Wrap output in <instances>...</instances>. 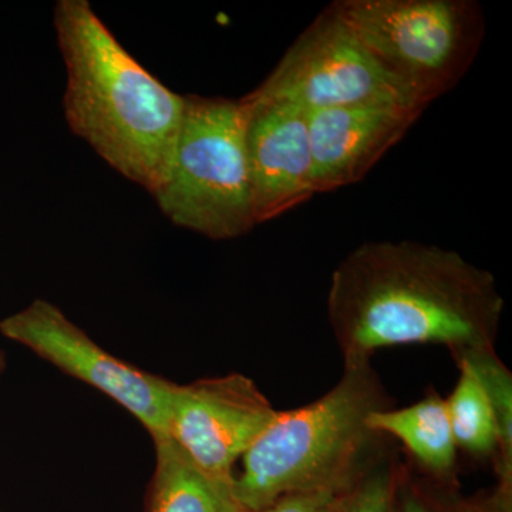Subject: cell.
I'll use <instances>...</instances> for the list:
<instances>
[{
	"label": "cell",
	"instance_id": "6da1fadb",
	"mask_svg": "<svg viewBox=\"0 0 512 512\" xmlns=\"http://www.w3.org/2000/svg\"><path fill=\"white\" fill-rule=\"evenodd\" d=\"M503 311L495 276L439 245L366 242L330 279L328 319L343 362L403 345L444 346L454 360L495 349Z\"/></svg>",
	"mask_w": 512,
	"mask_h": 512
},
{
	"label": "cell",
	"instance_id": "7a4b0ae2",
	"mask_svg": "<svg viewBox=\"0 0 512 512\" xmlns=\"http://www.w3.org/2000/svg\"><path fill=\"white\" fill-rule=\"evenodd\" d=\"M57 40L67 69L64 113L114 170L156 194L170 174L185 99L121 46L87 0H60Z\"/></svg>",
	"mask_w": 512,
	"mask_h": 512
},
{
	"label": "cell",
	"instance_id": "3957f363",
	"mask_svg": "<svg viewBox=\"0 0 512 512\" xmlns=\"http://www.w3.org/2000/svg\"><path fill=\"white\" fill-rule=\"evenodd\" d=\"M393 407L372 359L343 362L339 382L315 402L276 412L241 458L234 493L247 512L306 491H350L393 441L370 429V414Z\"/></svg>",
	"mask_w": 512,
	"mask_h": 512
},
{
	"label": "cell",
	"instance_id": "277c9868",
	"mask_svg": "<svg viewBox=\"0 0 512 512\" xmlns=\"http://www.w3.org/2000/svg\"><path fill=\"white\" fill-rule=\"evenodd\" d=\"M170 174L154 194L178 227L224 241L255 227L244 101L184 96Z\"/></svg>",
	"mask_w": 512,
	"mask_h": 512
},
{
	"label": "cell",
	"instance_id": "5b68a950",
	"mask_svg": "<svg viewBox=\"0 0 512 512\" xmlns=\"http://www.w3.org/2000/svg\"><path fill=\"white\" fill-rule=\"evenodd\" d=\"M330 6L424 106L461 82L483 45L485 18L476 0H338Z\"/></svg>",
	"mask_w": 512,
	"mask_h": 512
},
{
	"label": "cell",
	"instance_id": "8992f818",
	"mask_svg": "<svg viewBox=\"0 0 512 512\" xmlns=\"http://www.w3.org/2000/svg\"><path fill=\"white\" fill-rule=\"evenodd\" d=\"M242 99L251 106L285 104L305 113L373 100L420 103L380 66L332 6L303 30L265 82Z\"/></svg>",
	"mask_w": 512,
	"mask_h": 512
},
{
	"label": "cell",
	"instance_id": "52a82bcc",
	"mask_svg": "<svg viewBox=\"0 0 512 512\" xmlns=\"http://www.w3.org/2000/svg\"><path fill=\"white\" fill-rule=\"evenodd\" d=\"M0 333L119 403L143 424L153 441L167 437L174 382L111 355L53 303L36 299L0 320Z\"/></svg>",
	"mask_w": 512,
	"mask_h": 512
},
{
	"label": "cell",
	"instance_id": "ba28073f",
	"mask_svg": "<svg viewBox=\"0 0 512 512\" xmlns=\"http://www.w3.org/2000/svg\"><path fill=\"white\" fill-rule=\"evenodd\" d=\"M278 410L242 373L173 383L167 437L208 476L235 480V464Z\"/></svg>",
	"mask_w": 512,
	"mask_h": 512
},
{
	"label": "cell",
	"instance_id": "9c48e42d",
	"mask_svg": "<svg viewBox=\"0 0 512 512\" xmlns=\"http://www.w3.org/2000/svg\"><path fill=\"white\" fill-rule=\"evenodd\" d=\"M426 109L416 101L373 100L306 113L316 194L362 180Z\"/></svg>",
	"mask_w": 512,
	"mask_h": 512
},
{
	"label": "cell",
	"instance_id": "30bf717a",
	"mask_svg": "<svg viewBox=\"0 0 512 512\" xmlns=\"http://www.w3.org/2000/svg\"><path fill=\"white\" fill-rule=\"evenodd\" d=\"M248 109L247 148L256 225L275 220L316 194L305 111L285 104Z\"/></svg>",
	"mask_w": 512,
	"mask_h": 512
},
{
	"label": "cell",
	"instance_id": "8fae6325",
	"mask_svg": "<svg viewBox=\"0 0 512 512\" xmlns=\"http://www.w3.org/2000/svg\"><path fill=\"white\" fill-rule=\"evenodd\" d=\"M367 424L387 439L402 443L406 460L424 477L460 487V451L448 419L446 399L436 390L402 409L393 406L372 413Z\"/></svg>",
	"mask_w": 512,
	"mask_h": 512
},
{
	"label": "cell",
	"instance_id": "7c38bea8",
	"mask_svg": "<svg viewBox=\"0 0 512 512\" xmlns=\"http://www.w3.org/2000/svg\"><path fill=\"white\" fill-rule=\"evenodd\" d=\"M153 443L156 468L147 512H247L235 497V480L208 476L168 437Z\"/></svg>",
	"mask_w": 512,
	"mask_h": 512
},
{
	"label": "cell",
	"instance_id": "4fadbf2b",
	"mask_svg": "<svg viewBox=\"0 0 512 512\" xmlns=\"http://www.w3.org/2000/svg\"><path fill=\"white\" fill-rule=\"evenodd\" d=\"M457 366L460 375L446 397V406L458 451L493 463L498 447L493 410L473 367L467 362H457Z\"/></svg>",
	"mask_w": 512,
	"mask_h": 512
},
{
	"label": "cell",
	"instance_id": "5bb4252c",
	"mask_svg": "<svg viewBox=\"0 0 512 512\" xmlns=\"http://www.w3.org/2000/svg\"><path fill=\"white\" fill-rule=\"evenodd\" d=\"M457 362L473 367L487 394L497 429L495 477L498 483L512 484V373L495 349L466 353L457 357Z\"/></svg>",
	"mask_w": 512,
	"mask_h": 512
},
{
	"label": "cell",
	"instance_id": "9a60e30c",
	"mask_svg": "<svg viewBox=\"0 0 512 512\" xmlns=\"http://www.w3.org/2000/svg\"><path fill=\"white\" fill-rule=\"evenodd\" d=\"M394 512H467L460 487H451L420 474L404 458L397 483Z\"/></svg>",
	"mask_w": 512,
	"mask_h": 512
},
{
	"label": "cell",
	"instance_id": "2e32d148",
	"mask_svg": "<svg viewBox=\"0 0 512 512\" xmlns=\"http://www.w3.org/2000/svg\"><path fill=\"white\" fill-rule=\"evenodd\" d=\"M403 460L394 448L376 464L349 495L343 512H394Z\"/></svg>",
	"mask_w": 512,
	"mask_h": 512
},
{
	"label": "cell",
	"instance_id": "e0dca14e",
	"mask_svg": "<svg viewBox=\"0 0 512 512\" xmlns=\"http://www.w3.org/2000/svg\"><path fill=\"white\" fill-rule=\"evenodd\" d=\"M352 490L288 494L255 512H343Z\"/></svg>",
	"mask_w": 512,
	"mask_h": 512
},
{
	"label": "cell",
	"instance_id": "ac0fdd59",
	"mask_svg": "<svg viewBox=\"0 0 512 512\" xmlns=\"http://www.w3.org/2000/svg\"><path fill=\"white\" fill-rule=\"evenodd\" d=\"M467 512H512V484L495 483L490 490L466 498Z\"/></svg>",
	"mask_w": 512,
	"mask_h": 512
},
{
	"label": "cell",
	"instance_id": "d6986e66",
	"mask_svg": "<svg viewBox=\"0 0 512 512\" xmlns=\"http://www.w3.org/2000/svg\"><path fill=\"white\" fill-rule=\"evenodd\" d=\"M6 366H8V359H6V353L0 350V375L5 373Z\"/></svg>",
	"mask_w": 512,
	"mask_h": 512
},
{
	"label": "cell",
	"instance_id": "ffe728a7",
	"mask_svg": "<svg viewBox=\"0 0 512 512\" xmlns=\"http://www.w3.org/2000/svg\"><path fill=\"white\" fill-rule=\"evenodd\" d=\"M0 512H2V510H0Z\"/></svg>",
	"mask_w": 512,
	"mask_h": 512
}]
</instances>
